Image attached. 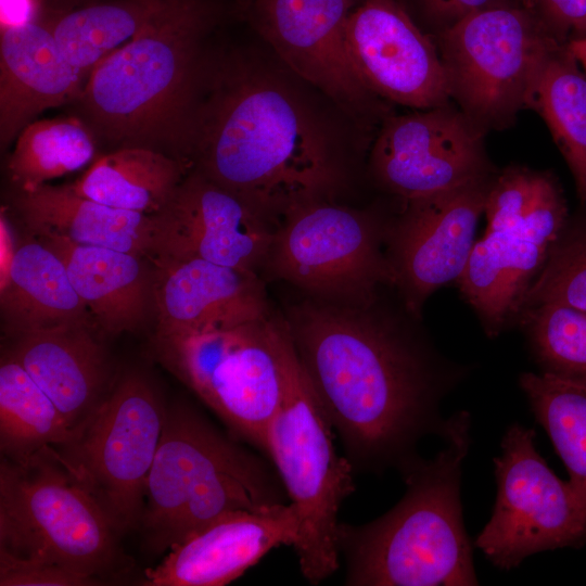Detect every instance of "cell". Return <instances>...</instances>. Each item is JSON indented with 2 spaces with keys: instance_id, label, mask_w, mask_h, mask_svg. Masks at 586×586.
Wrapping results in <instances>:
<instances>
[{
  "instance_id": "6da1fadb",
  "label": "cell",
  "mask_w": 586,
  "mask_h": 586,
  "mask_svg": "<svg viewBox=\"0 0 586 586\" xmlns=\"http://www.w3.org/2000/svg\"><path fill=\"white\" fill-rule=\"evenodd\" d=\"M375 304V303H374ZM374 304L309 297L282 317L298 362L355 473L400 470L440 432L441 378L424 346Z\"/></svg>"
},
{
  "instance_id": "7a4b0ae2",
  "label": "cell",
  "mask_w": 586,
  "mask_h": 586,
  "mask_svg": "<svg viewBox=\"0 0 586 586\" xmlns=\"http://www.w3.org/2000/svg\"><path fill=\"white\" fill-rule=\"evenodd\" d=\"M182 160L275 224L329 199L339 170L317 120L280 79L241 55L207 56Z\"/></svg>"
},
{
  "instance_id": "3957f363",
  "label": "cell",
  "mask_w": 586,
  "mask_h": 586,
  "mask_svg": "<svg viewBox=\"0 0 586 586\" xmlns=\"http://www.w3.org/2000/svg\"><path fill=\"white\" fill-rule=\"evenodd\" d=\"M470 416L445 420L444 447L399 472L406 491L386 513L364 524L340 522L336 539L346 586H472L477 578L460 499L470 447Z\"/></svg>"
},
{
  "instance_id": "277c9868",
  "label": "cell",
  "mask_w": 586,
  "mask_h": 586,
  "mask_svg": "<svg viewBox=\"0 0 586 586\" xmlns=\"http://www.w3.org/2000/svg\"><path fill=\"white\" fill-rule=\"evenodd\" d=\"M213 21L205 0H173L149 27L92 69L73 104L98 142L150 148L183 162Z\"/></svg>"
},
{
  "instance_id": "5b68a950",
  "label": "cell",
  "mask_w": 586,
  "mask_h": 586,
  "mask_svg": "<svg viewBox=\"0 0 586 586\" xmlns=\"http://www.w3.org/2000/svg\"><path fill=\"white\" fill-rule=\"evenodd\" d=\"M247 446L187 400L166 406L139 526L150 552L162 555L228 513L286 501L270 460Z\"/></svg>"
},
{
  "instance_id": "8992f818",
  "label": "cell",
  "mask_w": 586,
  "mask_h": 586,
  "mask_svg": "<svg viewBox=\"0 0 586 586\" xmlns=\"http://www.w3.org/2000/svg\"><path fill=\"white\" fill-rule=\"evenodd\" d=\"M120 536L52 446L22 462L1 457L0 553L64 566L104 584L122 569Z\"/></svg>"
},
{
  "instance_id": "52a82bcc",
  "label": "cell",
  "mask_w": 586,
  "mask_h": 586,
  "mask_svg": "<svg viewBox=\"0 0 586 586\" xmlns=\"http://www.w3.org/2000/svg\"><path fill=\"white\" fill-rule=\"evenodd\" d=\"M334 436L286 330L284 391L268 426L266 457L297 511L300 536L293 549L302 575L313 585L341 565L339 512L356 487L355 471L347 458L337 454Z\"/></svg>"
},
{
  "instance_id": "ba28073f",
  "label": "cell",
  "mask_w": 586,
  "mask_h": 586,
  "mask_svg": "<svg viewBox=\"0 0 586 586\" xmlns=\"http://www.w3.org/2000/svg\"><path fill=\"white\" fill-rule=\"evenodd\" d=\"M487 228L458 279L468 302L495 331L522 307L568 224L563 191L547 171L508 167L493 177Z\"/></svg>"
},
{
  "instance_id": "9c48e42d",
  "label": "cell",
  "mask_w": 586,
  "mask_h": 586,
  "mask_svg": "<svg viewBox=\"0 0 586 586\" xmlns=\"http://www.w3.org/2000/svg\"><path fill=\"white\" fill-rule=\"evenodd\" d=\"M282 317L207 333L154 339L156 359L238 440L266 456L270 421L284 391Z\"/></svg>"
},
{
  "instance_id": "30bf717a",
  "label": "cell",
  "mask_w": 586,
  "mask_h": 586,
  "mask_svg": "<svg viewBox=\"0 0 586 586\" xmlns=\"http://www.w3.org/2000/svg\"><path fill=\"white\" fill-rule=\"evenodd\" d=\"M451 102L484 132L510 127L559 40L520 4L476 11L433 35Z\"/></svg>"
},
{
  "instance_id": "8fae6325",
  "label": "cell",
  "mask_w": 586,
  "mask_h": 586,
  "mask_svg": "<svg viewBox=\"0 0 586 586\" xmlns=\"http://www.w3.org/2000/svg\"><path fill=\"white\" fill-rule=\"evenodd\" d=\"M166 404L141 372L115 380L98 407L53 447L120 535L139 530L145 484L163 433Z\"/></svg>"
},
{
  "instance_id": "7c38bea8",
  "label": "cell",
  "mask_w": 586,
  "mask_h": 586,
  "mask_svg": "<svg viewBox=\"0 0 586 586\" xmlns=\"http://www.w3.org/2000/svg\"><path fill=\"white\" fill-rule=\"evenodd\" d=\"M379 225L329 199L302 204L278 222L264 268L309 297L347 306L375 303L394 282Z\"/></svg>"
},
{
  "instance_id": "4fadbf2b",
  "label": "cell",
  "mask_w": 586,
  "mask_h": 586,
  "mask_svg": "<svg viewBox=\"0 0 586 586\" xmlns=\"http://www.w3.org/2000/svg\"><path fill=\"white\" fill-rule=\"evenodd\" d=\"M534 438L533 429L510 425L494 459L497 497L474 545L501 570L540 551L586 543V501L552 472Z\"/></svg>"
},
{
  "instance_id": "5bb4252c",
  "label": "cell",
  "mask_w": 586,
  "mask_h": 586,
  "mask_svg": "<svg viewBox=\"0 0 586 586\" xmlns=\"http://www.w3.org/2000/svg\"><path fill=\"white\" fill-rule=\"evenodd\" d=\"M485 135L450 102L387 116L373 141L371 170L405 201L487 178Z\"/></svg>"
},
{
  "instance_id": "9a60e30c",
  "label": "cell",
  "mask_w": 586,
  "mask_h": 586,
  "mask_svg": "<svg viewBox=\"0 0 586 586\" xmlns=\"http://www.w3.org/2000/svg\"><path fill=\"white\" fill-rule=\"evenodd\" d=\"M492 177L406 201L387 255L406 305L418 313L437 288L462 275L485 212Z\"/></svg>"
},
{
  "instance_id": "2e32d148",
  "label": "cell",
  "mask_w": 586,
  "mask_h": 586,
  "mask_svg": "<svg viewBox=\"0 0 586 586\" xmlns=\"http://www.w3.org/2000/svg\"><path fill=\"white\" fill-rule=\"evenodd\" d=\"M154 216L153 257L200 258L257 273L277 227L252 204L192 169Z\"/></svg>"
},
{
  "instance_id": "e0dca14e",
  "label": "cell",
  "mask_w": 586,
  "mask_h": 586,
  "mask_svg": "<svg viewBox=\"0 0 586 586\" xmlns=\"http://www.w3.org/2000/svg\"><path fill=\"white\" fill-rule=\"evenodd\" d=\"M345 39L356 74L378 98L417 110L451 102L433 36L398 0H361L347 18Z\"/></svg>"
},
{
  "instance_id": "ac0fdd59",
  "label": "cell",
  "mask_w": 586,
  "mask_h": 586,
  "mask_svg": "<svg viewBox=\"0 0 586 586\" xmlns=\"http://www.w3.org/2000/svg\"><path fill=\"white\" fill-rule=\"evenodd\" d=\"M358 0H244L241 5L280 59L300 77L346 109L374 95L352 64L345 39Z\"/></svg>"
},
{
  "instance_id": "d6986e66",
  "label": "cell",
  "mask_w": 586,
  "mask_h": 586,
  "mask_svg": "<svg viewBox=\"0 0 586 586\" xmlns=\"http://www.w3.org/2000/svg\"><path fill=\"white\" fill-rule=\"evenodd\" d=\"M150 262L154 339L226 330L272 314L257 272L200 258L154 256Z\"/></svg>"
},
{
  "instance_id": "ffe728a7",
  "label": "cell",
  "mask_w": 586,
  "mask_h": 586,
  "mask_svg": "<svg viewBox=\"0 0 586 586\" xmlns=\"http://www.w3.org/2000/svg\"><path fill=\"white\" fill-rule=\"evenodd\" d=\"M298 536L300 518L291 502L257 511H234L170 547L157 565L144 571L141 584L225 586L272 549L293 548Z\"/></svg>"
},
{
  "instance_id": "44dd1931",
  "label": "cell",
  "mask_w": 586,
  "mask_h": 586,
  "mask_svg": "<svg viewBox=\"0 0 586 586\" xmlns=\"http://www.w3.org/2000/svg\"><path fill=\"white\" fill-rule=\"evenodd\" d=\"M85 78L62 54L38 17L2 24L0 31V144L5 149L46 110L73 104Z\"/></svg>"
},
{
  "instance_id": "7402d4cb",
  "label": "cell",
  "mask_w": 586,
  "mask_h": 586,
  "mask_svg": "<svg viewBox=\"0 0 586 586\" xmlns=\"http://www.w3.org/2000/svg\"><path fill=\"white\" fill-rule=\"evenodd\" d=\"M7 352L53 400L73 431L115 382L93 324L20 334Z\"/></svg>"
},
{
  "instance_id": "603a6c76",
  "label": "cell",
  "mask_w": 586,
  "mask_h": 586,
  "mask_svg": "<svg viewBox=\"0 0 586 586\" xmlns=\"http://www.w3.org/2000/svg\"><path fill=\"white\" fill-rule=\"evenodd\" d=\"M35 237L61 258L74 290L100 330L115 335L135 331L143 323L152 307L150 259L53 234Z\"/></svg>"
},
{
  "instance_id": "cb8c5ba5",
  "label": "cell",
  "mask_w": 586,
  "mask_h": 586,
  "mask_svg": "<svg viewBox=\"0 0 586 586\" xmlns=\"http://www.w3.org/2000/svg\"><path fill=\"white\" fill-rule=\"evenodd\" d=\"M13 207L33 235L114 249L148 259L154 255L155 216L115 208L76 192L71 184L15 190Z\"/></svg>"
},
{
  "instance_id": "d4e9b609",
  "label": "cell",
  "mask_w": 586,
  "mask_h": 586,
  "mask_svg": "<svg viewBox=\"0 0 586 586\" xmlns=\"http://www.w3.org/2000/svg\"><path fill=\"white\" fill-rule=\"evenodd\" d=\"M0 302L2 319L12 337L94 323L61 258L35 235L17 243L10 281L0 293Z\"/></svg>"
},
{
  "instance_id": "484cf974",
  "label": "cell",
  "mask_w": 586,
  "mask_h": 586,
  "mask_svg": "<svg viewBox=\"0 0 586 586\" xmlns=\"http://www.w3.org/2000/svg\"><path fill=\"white\" fill-rule=\"evenodd\" d=\"M188 171L184 162L167 153L124 146L101 155L71 186L79 194L115 208L156 214Z\"/></svg>"
},
{
  "instance_id": "4316f807",
  "label": "cell",
  "mask_w": 586,
  "mask_h": 586,
  "mask_svg": "<svg viewBox=\"0 0 586 586\" xmlns=\"http://www.w3.org/2000/svg\"><path fill=\"white\" fill-rule=\"evenodd\" d=\"M173 0H110L41 14L62 54L85 78L106 56L149 27Z\"/></svg>"
},
{
  "instance_id": "83f0119b",
  "label": "cell",
  "mask_w": 586,
  "mask_h": 586,
  "mask_svg": "<svg viewBox=\"0 0 586 586\" xmlns=\"http://www.w3.org/2000/svg\"><path fill=\"white\" fill-rule=\"evenodd\" d=\"M566 42H558L547 54L526 109L536 111L547 124L586 206V74Z\"/></svg>"
},
{
  "instance_id": "f1b7e54d",
  "label": "cell",
  "mask_w": 586,
  "mask_h": 586,
  "mask_svg": "<svg viewBox=\"0 0 586 586\" xmlns=\"http://www.w3.org/2000/svg\"><path fill=\"white\" fill-rule=\"evenodd\" d=\"M73 429L47 393L7 351L0 364V450L12 461L65 444Z\"/></svg>"
},
{
  "instance_id": "f546056e",
  "label": "cell",
  "mask_w": 586,
  "mask_h": 586,
  "mask_svg": "<svg viewBox=\"0 0 586 586\" xmlns=\"http://www.w3.org/2000/svg\"><path fill=\"white\" fill-rule=\"evenodd\" d=\"M97 138L78 116L36 119L14 141L7 170L16 190L31 191L48 180L89 164Z\"/></svg>"
},
{
  "instance_id": "4dcf8cb0",
  "label": "cell",
  "mask_w": 586,
  "mask_h": 586,
  "mask_svg": "<svg viewBox=\"0 0 586 586\" xmlns=\"http://www.w3.org/2000/svg\"><path fill=\"white\" fill-rule=\"evenodd\" d=\"M520 385L564 462L570 483L586 501V386L547 372L524 373Z\"/></svg>"
},
{
  "instance_id": "1f68e13d",
  "label": "cell",
  "mask_w": 586,
  "mask_h": 586,
  "mask_svg": "<svg viewBox=\"0 0 586 586\" xmlns=\"http://www.w3.org/2000/svg\"><path fill=\"white\" fill-rule=\"evenodd\" d=\"M524 310L544 372L586 386V313L557 304Z\"/></svg>"
},
{
  "instance_id": "d6a6232c",
  "label": "cell",
  "mask_w": 586,
  "mask_h": 586,
  "mask_svg": "<svg viewBox=\"0 0 586 586\" xmlns=\"http://www.w3.org/2000/svg\"><path fill=\"white\" fill-rule=\"evenodd\" d=\"M557 304L586 313V218L568 226L538 278L528 288L522 307Z\"/></svg>"
},
{
  "instance_id": "836d02e7",
  "label": "cell",
  "mask_w": 586,
  "mask_h": 586,
  "mask_svg": "<svg viewBox=\"0 0 586 586\" xmlns=\"http://www.w3.org/2000/svg\"><path fill=\"white\" fill-rule=\"evenodd\" d=\"M101 583L74 570L0 553V586H93Z\"/></svg>"
},
{
  "instance_id": "e575fe53",
  "label": "cell",
  "mask_w": 586,
  "mask_h": 586,
  "mask_svg": "<svg viewBox=\"0 0 586 586\" xmlns=\"http://www.w3.org/2000/svg\"><path fill=\"white\" fill-rule=\"evenodd\" d=\"M420 15L438 34L476 11L507 4L515 0H413Z\"/></svg>"
},
{
  "instance_id": "d590c367",
  "label": "cell",
  "mask_w": 586,
  "mask_h": 586,
  "mask_svg": "<svg viewBox=\"0 0 586 586\" xmlns=\"http://www.w3.org/2000/svg\"><path fill=\"white\" fill-rule=\"evenodd\" d=\"M534 11L559 40L566 42L568 34L576 35L586 21V0H534Z\"/></svg>"
},
{
  "instance_id": "8d00e7d4",
  "label": "cell",
  "mask_w": 586,
  "mask_h": 586,
  "mask_svg": "<svg viewBox=\"0 0 586 586\" xmlns=\"http://www.w3.org/2000/svg\"><path fill=\"white\" fill-rule=\"evenodd\" d=\"M17 243L8 214L2 208L0 215V293L9 284Z\"/></svg>"
},
{
  "instance_id": "74e56055",
  "label": "cell",
  "mask_w": 586,
  "mask_h": 586,
  "mask_svg": "<svg viewBox=\"0 0 586 586\" xmlns=\"http://www.w3.org/2000/svg\"><path fill=\"white\" fill-rule=\"evenodd\" d=\"M41 14L66 12L99 0H35Z\"/></svg>"
},
{
  "instance_id": "f35d334b",
  "label": "cell",
  "mask_w": 586,
  "mask_h": 586,
  "mask_svg": "<svg viewBox=\"0 0 586 586\" xmlns=\"http://www.w3.org/2000/svg\"><path fill=\"white\" fill-rule=\"evenodd\" d=\"M568 47L586 74V35L568 40Z\"/></svg>"
},
{
  "instance_id": "ab89813d",
  "label": "cell",
  "mask_w": 586,
  "mask_h": 586,
  "mask_svg": "<svg viewBox=\"0 0 586 586\" xmlns=\"http://www.w3.org/2000/svg\"><path fill=\"white\" fill-rule=\"evenodd\" d=\"M520 5L534 11V0H515Z\"/></svg>"
},
{
  "instance_id": "60d3db41",
  "label": "cell",
  "mask_w": 586,
  "mask_h": 586,
  "mask_svg": "<svg viewBox=\"0 0 586 586\" xmlns=\"http://www.w3.org/2000/svg\"><path fill=\"white\" fill-rule=\"evenodd\" d=\"M586 35V21L584 22V24L582 25L581 29L578 30V33L576 34L575 37L573 38H577V37H582V36H585Z\"/></svg>"
},
{
  "instance_id": "b9f144b4",
  "label": "cell",
  "mask_w": 586,
  "mask_h": 586,
  "mask_svg": "<svg viewBox=\"0 0 586 586\" xmlns=\"http://www.w3.org/2000/svg\"><path fill=\"white\" fill-rule=\"evenodd\" d=\"M244 0H238L239 3H242Z\"/></svg>"
}]
</instances>
